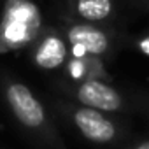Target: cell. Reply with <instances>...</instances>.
I'll use <instances>...</instances> for the list:
<instances>
[{"label":"cell","instance_id":"8fae6325","mask_svg":"<svg viewBox=\"0 0 149 149\" xmlns=\"http://www.w3.org/2000/svg\"><path fill=\"white\" fill-rule=\"evenodd\" d=\"M137 2H139L140 6H144V7H147V9H149V0H137Z\"/></svg>","mask_w":149,"mask_h":149},{"label":"cell","instance_id":"8992f818","mask_svg":"<svg viewBox=\"0 0 149 149\" xmlns=\"http://www.w3.org/2000/svg\"><path fill=\"white\" fill-rule=\"evenodd\" d=\"M28 53L32 63L44 72L63 70L72 54L63 30L56 26H42L28 44Z\"/></svg>","mask_w":149,"mask_h":149},{"label":"cell","instance_id":"277c9868","mask_svg":"<svg viewBox=\"0 0 149 149\" xmlns=\"http://www.w3.org/2000/svg\"><path fill=\"white\" fill-rule=\"evenodd\" d=\"M61 30L72 54L107 60L114 54L118 47L112 30L104 26V23H84L70 19L67 25H63Z\"/></svg>","mask_w":149,"mask_h":149},{"label":"cell","instance_id":"52a82bcc","mask_svg":"<svg viewBox=\"0 0 149 149\" xmlns=\"http://www.w3.org/2000/svg\"><path fill=\"white\" fill-rule=\"evenodd\" d=\"M72 21L105 23L114 14V0H68Z\"/></svg>","mask_w":149,"mask_h":149},{"label":"cell","instance_id":"30bf717a","mask_svg":"<svg viewBox=\"0 0 149 149\" xmlns=\"http://www.w3.org/2000/svg\"><path fill=\"white\" fill-rule=\"evenodd\" d=\"M126 149H149V139H142L139 142H133L130 144Z\"/></svg>","mask_w":149,"mask_h":149},{"label":"cell","instance_id":"6da1fadb","mask_svg":"<svg viewBox=\"0 0 149 149\" xmlns=\"http://www.w3.org/2000/svg\"><path fill=\"white\" fill-rule=\"evenodd\" d=\"M0 91L16 125L39 149H67L47 109L25 83L0 76Z\"/></svg>","mask_w":149,"mask_h":149},{"label":"cell","instance_id":"5b68a950","mask_svg":"<svg viewBox=\"0 0 149 149\" xmlns=\"http://www.w3.org/2000/svg\"><path fill=\"white\" fill-rule=\"evenodd\" d=\"M61 90L68 95L72 102L93 107L107 114H118L126 111L128 107L126 97L102 77H91L77 83L65 81V84H61Z\"/></svg>","mask_w":149,"mask_h":149},{"label":"cell","instance_id":"7a4b0ae2","mask_svg":"<svg viewBox=\"0 0 149 149\" xmlns=\"http://www.w3.org/2000/svg\"><path fill=\"white\" fill-rule=\"evenodd\" d=\"M58 114H61L76 132L91 144L97 146H111L121 140L123 126L112 119L107 112L97 111L93 107H86L76 102H58Z\"/></svg>","mask_w":149,"mask_h":149},{"label":"cell","instance_id":"ba28073f","mask_svg":"<svg viewBox=\"0 0 149 149\" xmlns=\"http://www.w3.org/2000/svg\"><path fill=\"white\" fill-rule=\"evenodd\" d=\"M104 60L93 58V56H84V54H70L67 65H65V74L68 76L70 83H77L91 77H102L105 79V68H104Z\"/></svg>","mask_w":149,"mask_h":149},{"label":"cell","instance_id":"9c48e42d","mask_svg":"<svg viewBox=\"0 0 149 149\" xmlns=\"http://www.w3.org/2000/svg\"><path fill=\"white\" fill-rule=\"evenodd\" d=\"M133 47L146 58H149V28H146L140 35L133 39Z\"/></svg>","mask_w":149,"mask_h":149},{"label":"cell","instance_id":"3957f363","mask_svg":"<svg viewBox=\"0 0 149 149\" xmlns=\"http://www.w3.org/2000/svg\"><path fill=\"white\" fill-rule=\"evenodd\" d=\"M40 28L39 9L30 0H7L0 21V51L28 47Z\"/></svg>","mask_w":149,"mask_h":149}]
</instances>
